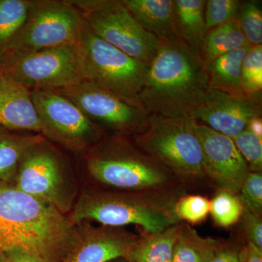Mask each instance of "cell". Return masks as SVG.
<instances>
[{
    "label": "cell",
    "mask_w": 262,
    "mask_h": 262,
    "mask_svg": "<svg viewBox=\"0 0 262 262\" xmlns=\"http://www.w3.org/2000/svg\"><path fill=\"white\" fill-rule=\"evenodd\" d=\"M77 233L56 207L0 181V253L26 251L59 262Z\"/></svg>",
    "instance_id": "obj_1"
},
{
    "label": "cell",
    "mask_w": 262,
    "mask_h": 262,
    "mask_svg": "<svg viewBox=\"0 0 262 262\" xmlns=\"http://www.w3.org/2000/svg\"><path fill=\"white\" fill-rule=\"evenodd\" d=\"M210 88L206 65L181 39L160 41L139 94L148 114L190 119Z\"/></svg>",
    "instance_id": "obj_2"
},
{
    "label": "cell",
    "mask_w": 262,
    "mask_h": 262,
    "mask_svg": "<svg viewBox=\"0 0 262 262\" xmlns=\"http://www.w3.org/2000/svg\"><path fill=\"white\" fill-rule=\"evenodd\" d=\"M85 160L91 177L116 192H184V184L130 136L106 134L86 151Z\"/></svg>",
    "instance_id": "obj_3"
},
{
    "label": "cell",
    "mask_w": 262,
    "mask_h": 262,
    "mask_svg": "<svg viewBox=\"0 0 262 262\" xmlns=\"http://www.w3.org/2000/svg\"><path fill=\"white\" fill-rule=\"evenodd\" d=\"M184 192H128L102 191L84 194L74 210V225L94 221L101 225L140 226L156 233L179 222L175 207Z\"/></svg>",
    "instance_id": "obj_4"
},
{
    "label": "cell",
    "mask_w": 262,
    "mask_h": 262,
    "mask_svg": "<svg viewBox=\"0 0 262 262\" xmlns=\"http://www.w3.org/2000/svg\"><path fill=\"white\" fill-rule=\"evenodd\" d=\"M131 138L184 185L206 182L201 146L192 120L149 114L144 127Z\"/></svg>",
    "instance_id": "obj_5"
},
{
    "label": "cell",
    "mask_w": 262,
    "mask_h": 262,
    "mask_svg": "<svg viewBox=\"0 0 262 262\" xmlns=\"http://www.w3.org/2000/svg\"><path fill=\"white\" fill-rule=\"evenodd\" d=\"M77 45L84 80L101 86L136 107L144 110L139 94L145 81L148 63L103 41L84 20Z\"/></svg>",
    "instance_id": "obj_6"
},
{
    "label": "cell",
    "mask_w": 262,
    "mask_h": 262,
    "mask_svg": "<svg viewBox=\"0 0 262 262\" xmlns=\"http://www.w3.org/2000/svg\"><path fill=\"white\" fill-rule=\"evenodd\" d=\"M0 72L29 91H56L84 80L77 45L35 51H7L0 56Z\"/></svg>",
    "instance_id": "obj_7"
},
{
    "label": "cell",
    "mask_w": 262,
    "mask_h": 262,
    "mask_svg": "<svg viewBox=\"0 0 262 262\" xmlns=\"http://www.w3.org/2000/svg\"><path fill=\"white\" fill-rule=\"evenodd\" d=\"M86 25L105 42L127 55L149 63L160 46L159 39L146 30L121 0H69Z\"/></svg>",
    "instance_id": "obj_8"
},
{
    "label": "cell",
    "mask_w": 262,
    "mask_h": 262,
    "mask_svg": "<svg viewBox=\"0 0 262 262\" xmlns=\"http://www.w3.org/2000/svg\"><path fill=\"white\" fill-rule=\"evenodd\" d=\"M82 17L69 0H31L24 25L8 51L29 52L77 45Z\"/></svg>",
    "instance_id": "obj_9"
},
{
    "label": "cell",
    "mask_w": 262,
    "mask_h": 262,
    "mask_svg": "<svg viewBox=\"0 0 262 262\" xmlns=\"http://www.w3.org/2000/svg\"><path fill=\"white\" fill-rule=\"evenodd\" d=\"M31 96L46 139L73 151H86L106 135L63 95L52 90H33Z\"/></svg>",
    "instance_id": "obj_10"
},
{
    "label": "cell",
    "mask_w": 262,
    "mask_h": 262,
    "mask_svg": "<svg viewBox=\"0 0 262 262\" xmlns=\"http://www.w3.org/2000/svg\"><path fill=\"white\" fill-rule=\"evenodd\" d=\"M56 92L69 98L106 134L132 136L145 125L149 114L108 90L87 80Z\"/></svg>",
    "instance_id": "obj_11"
},
{
    "label": "cell",
    "mask_w": 262,
    "mask_h": 262,
    "mask_svg": "<svg viewBox=\"0 0 262 262\" xmlns=\"http://www.w3.org/2000/svg\"><path fill=\"white\" fill-rule=\"evenodd\" d=\"M64 177V160L45 139L32 146L20 160L13 184L64 213L70 204Z\"/></svg>",
    "instance_id": "obj_12"
},
{
    "label": "cell",
    "mask_w": 262,
    "mask_h": 262,
    "mask_svg": "<svg viewBox=\"0 0 262 262\" xmlns=\"http://www.w3.org/2000/svg\"><path fill=\"white\" fill-rule=\"evenodd\" d=\"M192 125L201 146L206 182L218 191L237 195L250 171L233 140L194 120Z\"/></svg>",
    "instance_id": "obj_13"
},
{
    "label": "cell",
    "mask_w": 262,
    "mask_h": 262,
    "mask_svg": "<svg viewBox=\"0 0 262 262\" xmlns=\"http://www.w3.org/2000/svg\"><path fill=\"white\" fill-rule=\"evenodd\" d=\"M257 117H261V94L235 96L211 89L189 120L234 139Z\"/></svg>",
    "instance_id": "obj_14"
},
{
    "label": "cell",
    "mask_w": 262,
    "mask_h": 262,
    "mask_svg": "<svg viewBox=\"0 0 262 262\" xmlns=\"http://www.w3.org/2000/svg\"><path fill=\"white\" fill-rule=\"evenodd\" d=\"M139 236L122 227L85 226L59 262H110L127 258Z\"/></svg>",
    "instance_id": "obj_15"
},
{
    "label": "cell",
    "mask_w": 262,
    "mask_h": 262,
    "mask_svg": "<svg viewBox=\"0 0 262 262\" xmlns=\"http://www.w3.org/2000/svg\"><path fill=\"white\" fill-rule=\"evenodd\" d=\"M0 125L10 130L42 134L31 91L1 72Z\"/></svg>",
    "instance_id": "obj_16"
},
{
    "label": "cell",
    "mask_w": 262,
    "mask_h": 262,
    "mask_svg": "<svg viewBox=\"0 0 262 262\" xmlns=\"http://www.w3.org/2000/svg\"><path fill=\"white\" fill-rule=\"evenodd\" d=\"M130 14L160 41L179 39L173 22V0H121Z\"/></svg>",
    "instance_id": "obj_17"
},
{
    "label": "cell",
    "mask_w": 262,
    "mask_h": 262,
    "mask_svg": "<svg viewBox=\"0 0 262 262\" xmlns=\"http://www.w3.org/2000/svg\"><path fill=\"white\" fill-rule=\"evenodd\" d=\"M206 3V0H173L176 33L200 56L207 34L204 17Z\"/></svg>",
    "instance_id": "obj_18"
},
{
    "label": "cell",
    "mask_w": 262,
    "mask_h": 262,
    "mask_svg": "<svg viewBox=\"0 0 262 262\" xmlns=\"http://www.w3.org/2000/svg\"><path fill=\"white\" fill-rule=\"evenodd\" d=\"M251 46L234 50L215 58L206 65L208 83L212 89L235 96H245L241 66Z\"/></svg>",
    "instance_id": "obj_19"
},
{
    "label": "cell",
    "mask_w": 262,
    "mask_h": 262,
    "mask_svg": "<svg viewBox=\"0 0 262 262\" xmlns=\"http://www.w3.org/2000/svg\"><path fill=\"white\" fill-rule=\"evenodd\" d=\"M8 130L0 125V181L14 183L19 163L32 146L44 141L39 134Z\"/></svg>",
    "instance_id": "obj_20"
},
{
    "label": "cell",
    "mask_w": 262,
    "mask_h": 262,
    "mask_svg": "<svg viewBox=\"0 0 262 262\" xmlns=\"http://www.w3.org/2000/svg\"><path fill=\"white\" fill-rule=\"evenodd\" d=\"M182 223L139 237L127 260L130 262H173L174 246Z\"/></svg>",
    "instance_id": "obj_21"
},
{
    "label": "cell",
    "mask_w": 262,
    "mask_h": 262,
    "mask_svg": "<svg viewBox=\"0 0 262 262\" xmlns=\"http://www.w3.org/2000/svg\"><path fill=\"white\" fill-rule=\"evenodd\" d=\"M251 46L242 32L237 17L207 32L201 57L206 65L226 53Z\"/></svg>",
    "instance_id": "obj_22"
},
{
    "label": "cell",
    "mask_w": 262,
    "mask_h": 262,
    "mask_svg": "<svg viewBox=\"0 0 262 262\" xmlns=\"http://www.w3.org/2000/svg\"><path fill=\"white\" fill-rule=\"evenodd\" d=\"M220 243V239L203 237L182 223L174 246L173 262H210Z\"/></svg>",
    "instance_id": "obj_23"
},
{
    "label": "cell",
    "mask_w": 262,
    "mask_h": 262,
    "mask_svg": "<svg viewBox=\"0 0 262 262\" xmlns=\"http://www.w3.org/2000/svg\"><path fill=\"white\" fill-rule=\"evenodd\" d=\"M31 0H0V56L24 25Z\"/></svg>",
    "instance_id": "obj_24"
},
{
    "label": "cell",
    "mask_w": 262,
    "mask_h": 262,
    "mask_svg": "<svg viewBox=\"0 0 262 262\" xmlns=\"http://www.w3.org/2000/svg\"><path fill=\"white\" fill-rule=\"evenodd\" d=\"M244 211L238 196L232 193L219 191L210 201V214L219 227L227 228L235 225L241 220Z\"/></svg>",
    "instance_id": "obj_25"
},
{
    "label": "cell",
    "mask_w": 262,
    "mask_h": 262,
    "mask_svg": "<svg viewBox=\"0 0 262 262\" xmlns=\"http://www.w3.org/2000/svg\"><path fill=\"white\" fill-rule=\"evenodd\" d=\"M241 76L245 94H261L262 45L252 46L247 52L241 66Z\"/></svg>",
    "instance_id": "obj_26"
},
{
    "label": "cell",
    "mask_w": 262,
    "mask_h": 262,
    "mask_svg": "<svg viewBox=\"0 0 262 262\" xmlns=\"http://www.w3.org/2000/svg\"><path fill=\"white\" fill-rule=\"evenodd\" d=\"M237 19L242 32L251 46L262 43V11L259 3L247 1L242 3Z\"/></svg>",
    "instance_id": "obj_27"
},
{
    "label": "cell",
    "mask_w": 262,
    "mask_h": 262,
    "mask_svg": "<svg viewBox=\"0 0 262 262\" xmlns=\"http://www.w3.org/2000/svg\"><path fill=\"white\" fill-rule=\"evenodd\" d=\"M243 2L238 0H208L205 5L207 32L237 18Z\"/></svg>",
    "instance_id": "obj_28"
},
{
    "label": "cell",
    "mask_w": 262,
    "mask_h": 262,
    "mask_svg": "<svg viewBox=\"0 0 262 262\" xmlns=\"http://www.w3.org/2000/svg\"><path fill=\"white\" fill-rule=\"evenodd\" d=\"M175 212L180 222L193 225L201 223L210 214V201L198 194H184L177 201Z\"/></svg>",
    "instance_id": "obj_29"
},
{
    "label": "cell",
    "mask_w": 262,
    "mask_h": 262,
    "mask_svg": "<svg viewBox=\"0 0 262 262\" xmlns=\"http://www.w3.org/2000/svg\"><path fill=\"white\" fill-rule=\"evenodd\" d=\"M236 148L247 163L250 172L262 171V139L248 127L232 139Z\"/></svg>",
    "instance_id": "obj_30"
},
{
    "label": "cell",
    "mask_w": 262,
    "mask_h": 262,
    "mask_svg": "<svg viewBox=\"0 0 262 262\" xmlns=\"http://www.w3.org/2000/svg\"><path fill=\"white\" fill-rule=\"evenodd\" d=\"M237 196L245 210L261 216L262 173L249 172Z\"/></svg>",
    "instance_id": "obj_31"
},
{
    "label": "cell",
    "mask_w": 262,
    "mask_h": 262,
    "mask_svg": "<svg viewBox=\"0 0 262 262\" xmlns=\"http://www.w3.org/2000/svg\"><path fill=\"white\" fill-rule=\"evenodd\" d=\"M247 243H251L262 249V221L258 216L245 210L241 220Z\"/></svg>",
    "instance_id": "obj_32"
},
{
    "label": "cell",
    "mask_w": 262,
    "mask_h": 262,
    "mask_svg": "<svg viewBox=\"0 0 262 262\" xmlns=\"http://www.w3.org/2000/svg\"><path fill=\"white\" fill-rule=\"evenodd\" d=\"M210 262H242L237 246L221 242Z\"/></svg>",
    "instance_id": "obj_33"
},
{
    "label": "cell",
    "mask_w": 262,
    "mask_h": 262,
    "mask_svg": "<svg viewBox=\"0 0 262 262\" xmlns=\"http://www.w3.org/2000/svg\"><path fill=\"white\" fill-rule=\"evenodd\" d=\"M3 262H46L40 256L26 251L1 253Z\"/></svg>",
    "instance_id": "obj_34"
},
{
    "label": "cell",
    "mask_w": 262,
    "mask_h": 262,
    "mask_svg": "<svg viewBox=\"0 0 262 262\" xmlns=\"http://www.w3.org/2000/svg\"><path fill=\"white\" fill-rule=\"evenodd\" d=\"M242 262H262V249L251 243H247L241 251Z\"/></svg>",
    "instance_id": "obj_35"
},
{
    "label": "cell",
    "mask_w": 262,
    "mask_h": 262,
    "mask_svg": "<svg viewBox=\"0 0 262 262\" xmlns=\"http://www.w3.org/2000/svg\"><path fill=\"white\" fill-rule=\"evenodd\" d=\"M248 128L255 135L262 139V120L261 117H255L252 119L248 125Z\"/></svg>",
    "instance_id": "obj_36"
},
{
    "label": "cell",
    "mask_w": 262,
    "mask_h": 262,
    "mask_svg": "<svg viewBox=\"0 0 262 262\" xmlns=\"http://www.w3.org/2000/svg\"><path fill=\"white\" fill-rule=\"evenodd\" d=\"M110 262H130L128 260L125 258H117V259L113 260V261Z\"/></svg>",
    "instance_id": "obj_37"
},
{
    "label": "cell",
    "mask_w": 262,
    "mask_h": 262,
    "mask_svg": "<svg viewBox=\"0 0 262 262\" xmlns=\"http://www.w3.org/2000/svg\"><path fill=\"white\" fill-rule=\"evenodd\" d=\"M0 262H3V258H2L1 254H0Z\"/></svg>",
    "instance_id": "obj_38"
}]
</instances>
